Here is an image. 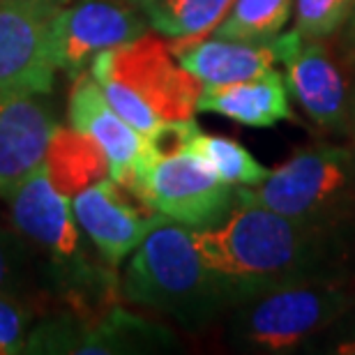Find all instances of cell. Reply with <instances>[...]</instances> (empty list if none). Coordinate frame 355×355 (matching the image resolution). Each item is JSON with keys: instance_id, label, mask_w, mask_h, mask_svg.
Returning <instances> with one entry per match:
<instances>
[{"instance_id": "cell-16", "label": "cell", "mask_w": 355, "mask_h": 355, "mask_svg": "<svg viewBox=\"0 0 355 355\" xmlns=\"http://www.w3.org/2000/svg\"><path fill=\"white\" fill-rule=\"evenodd\" d=\"M173 346V332L164 325H157L120 307H111L83 330L76 353H159L171 351Z\"/></svg>"}, {"instance_id": "cell-24", "label": "cell", "mask_w": 355, "mask_h": 355, "mask_svg": "<svg viewBox=\"0 0 355 355\" xmlns=\"http://www.w3.org/2000/svg\"><path fill=\"white\" fill-rule=\"evenodd\" d=\"M12 275V259H10V247H7L5 238L0 236V288L5 286L7 279Z\"/></svg>"}, {"instance_id": "cell-11", "label": "cell", "mask_w": 355, "mask_h": 355, "mask_svg": "<svg viewBox=\"0 0 355 355\" xmlns=\"http://www.w3.org/2000/svg\"><path fill=\"white\" fill-rule=\"evenodd\" d=\"M10 205L19 231L37 243L55 263H81L72 198L51 182L44 162L12 191Z\"/></svg>"}, {"instance_id": "cell-13", "label": "cell", "mask_w": 355, "mask_h": 355, "mask_svg": "<svg viewBox=\"0 0 355 355\" xmlns=\"http://www.w3.org/2000/svg\"><path fill=\"white\" fill-rule=\"evenodd\" d=\"M67 118L69 127L83 132L102 148L109 162V175L127 187L144 153V137L113 111L90 72L76 74Z\"/></svg>"}, {"instance_id": "cell-28", "label": "cell", "mask_w": 355, "mask_h": 355, "mask_svg": "<svg viewBox=\"0 0 355 355\" xmlns=\"http://www.w3.org/2000/svg\"><path fill=\"white\" fill-rule=\"evenodd\" d=\"M353 279H355V263H353Z\"/></svg>"}, {"instance_id": "cell-14", "label": "cell", "mask_w": 355, "mask_h": 355, "mask_svg": "<svg viewBox=\"0 0 355 355\" xmlns=\"http://www.w3.org/2000/svg\"><path fill=\"white\" fill-rule=\"evenodd\" d=\"M175 60L196 76L203 86L250 81L272 69L275 53L270 44L231 40H175L171 44Z\"/></svg>"}, {"instance_id": "cell-15", "label": "cell", "mask_w": 355, "mask_h": 355, "mask_svg": "<svg viewBox=\"0 0 355 355\" xmlns=\"http://www.w3.org/2000/svg\"><path fill=\"white\" fill-rule=\"evenodd\" d=\"M196 111L217 113L247 127H275L282 120H295L286 81L272 69L250 81L203 86Z\"/></svg>"}, {"instance_id": "cell-8", "label": "cell", "mask_w": 355, "mask_h": 355, "mask_svg": "<svg viewBox=\"0 0 355 355\" xmlns=\"http://www.w3.org/2000/svg\"><path fill=\"white\" fill-rule=\"evenodd\" d=\"M148 17L127 0H79L60 7L51 19L58 69L81 74L97 53L130 44L146 35Z\"/></svg>"}, {"instance_id": "cell-4", "label": "cell", "mask_w": 355, "mask_h": 355, "mask_svg": "<svg viewBox=\"0 0 355 355\" xmlns=\"http://www.w3.org/2000/svg\"><path fill=\"white\" fill-rule=\"evenodd\" d=\"M231 325L238 349L291 353L355 309V279H318L261 291L240 300Z\"/></svg>"}, {"instance_id": "cell-7", "label": "cell", "mask_w": 355, "mask_h": 355, "mask_svg": "<svg viewBox=\"0 0 355 355\" xmlns=\"http://www.w3.org/2000/svg\"><path fill=\"white\" fill-rule=\"evenodd\" d=\"M275 60L286 67V86L302 111L328 132H349L355 113L353 72L344 69L321 40L293 28L268 42Z\"/></svg>"}, {"instance_id": "cell-23", "label": "cell", "mask_w": 355, "mask_h": 355, "mask_svg": "<svg viewBox=\"0 0 355 355\" xmlns=\"http://www.w3.org/2000/svg\"><path fill=\"white\" fill-rule=\"evenodd\" d=\"M12 3H19V5H26V7H33V10H40V12H46V14H55L60 7L69 5L72 0H12Z\"/></svg>"}, {"instance_id": "cell-25", "label": "cell", "mask_w": 355, "mask_h": 355, "mask_svg": "<svg viewBox=\"0 0 355 355\" xmlns=\"http://www.w3.org/2000/svg\"><path fill=\"white\" fill-rule=\"evenodd\" d=\"M346 44H349V60L355 62V7L349 17V26H346V35H344Z\"/></svg>"}, {"instance_id": "cell-2", "label": "cell", "mask_w": 355, "mask_h": 355, "mask_svg": "<svg viewBox=\"0 0 355 355\" xmlns=\"http://www.w3.org/2000/svg\"><path fill=\"white\" fill-rule=\"evenodd\" d=\"M118 291L127 302L157 309L189 328L205 325L240 302L236 286L203 261L194 231L171 219L132 252Z\"/></svg>"}, {"instance_id": "cell-5", "label": "cell", "mask_w": 355, "mask_h": 355, "mask_svg": "<svg viewBox=\"0 0 355 355\" xmlns=\"http://www.w3.org/2000/svg\"><path fill=\"white\" fill-rule=\"evenodd\" d=\"M236 198L295 219L353 222L355 157L351 148H304L263 182L238 189Z\"/></svg>"}, {"instance_id": "cell-10", "label": "cell", "mask_w": 355, "mask_h": 355, "mask_svg": "<svg viewBox=\"0 0 355 355\" xmlns=\"http://www.w3.org/2000/svg\"><path fill=\"white\" fill-rule=\"evenodd\" d=\"M53 14L0 0V92L49 95L55 76Z\"/></svg>"}, {"instance_id": "cell-26", "label": "cell", "mask_w": 355, "mask_h": 355, "mask_svg": "<svg viewBox=\"0 0 355 355\" xmlns=\"http://www.w3.org/2000/svg\"><path fill=\"white\" fill-rule=\"evenodd\" d=\"M351 141H353V146H351V153H353V157H355V113H353V120H351Z\"/></svg>"}, {"instance_id": "cell-21", "label": "cell", "mask_w": 355, "mask_h": 355, "mask_svg": "<svg viewBox=\"0 0 355 355\" xmlns=\"http://www.w3.org/2000/svg\"><path fill=\"white\" fill-rule=\"evenodd\" d=\"M355 7V0H297L295 31L304 37L323 40L337 33Z\"/></svg>"}, {"instance_id": "cell-3", "label": "cell", "mask_w": 355, "mask_h": 355, "mask_svg": "<svg viewBox=\"0 0 355 355\" xmlns=\"http://www.w3.org/2000/svg\"><path fill=\"white\" fill-rule=\"evenodd\" d=\"M90 74L113 111L141 137L164 120H184L196 111L201 81L175 60L171 44L141 35L130 44L97 53Z\"/></svg>"}, {"instance_id": "cell-19", "label": "cell", "mask_w": 355, "mask_h": 355, "mask_svg": "<svg viewBox=\"0 0 355 355\" xmlns=\"http://www.w3.org/2000/svg\"><path fill=\"white\" fill-rule=\"evenodd\" d=\"M291 17V0H236L212 31L219 40L268 44Z\"/></svg>"}, {"instance_id": "cell-17", "label": "cell", "mask_w": 355, "mask_h": 355, "mask_svg": "<svg viewBox=\"0 0 355 355\" xmlns=\"http://www.w3.org/2000/svg\"><path fill=\"white\" fill-rule=\"evenodd\" d=\"M44 166L51 182L69 198L109 175L104 150L74 127H55L46 148Z\"/></svg>"}, {"instance_id": "cell-27", "label": "cell", "mask_w": 355, "mask_h": 355, "mask_svg": "<svg viewBox=\"0 0 355 355\" xmlns=\"http://www.w3.org/2000/svg\"><path fill=\"white\" fill-rule=\"evenodd\" d=\"M127 3H132V5H137L139 10H144V7H146V5H150L153 0H127Z\"/></svg>"}, {"instance_id": "cell-18", "label": "cell", "mask_w": 355, "mask_h": 355, "mask_svg": "<svg viewBox=\"0 0 355 355\" xmlns=\"http://www.w3.org/2000/svg\"><path fill=\"white\" fill-rule=\"evenodd\" d=\"M236 0H153L144 7L153 31L173 40H198L212 33Z\"/></svg>"}, {"instance_id": "cell-12", "label": "cell", "mask_w": 355, "mask_h": 355, "mask_svg": "<svg viewBox=\"0 0 355 355\" xmlns=\"http://www.w3.org/2000/svg\"><path fill=\"white\" fill-rule=\"evenodd\" d=\"M40 97L0 92V196L10 198L46 157L58 125Z\"/></svg>"}, {"instance_id": "cell-20", "label": "cell", "mask_w": 355, "mask_h": 355, "mask_svg": "<svg viewBox=\"0 0 355 355\" xmlns=\"http://www.w3.org/2000/svg\"><path fill=\"white\" fill-rule=\"evenodd\" d=\"M189 150L196 153L219 175V180L229 184L252 187V184L263 182L270 173L243 144H238V141L229 137H212V134L198 132L191 139Z\"/></svg>"}, {"instance_id": "cell-22", "label": "cell", "mask_w": 355, "mask_h": 355, "mask_svg": "<svg viewBox=\"0 0 355 355\" xmlns=\"http://www.w3.org/2000/svg\"><path fill=\"white\" fill-rule=\"evenodd\" d=\"M28 311L12 297L0 293V355L26 351Z\"/></svg>"}, {"instance_id": "cell-6", "label": "cell", "mask_w": 355, "mask_h": 355, "mask_svg": "<svg viewBox=\"0 0 355 355\" xmlns=\"http://www.w3.org/2000/svg\"><path fill=\"white\" fill-rule=\"evenodd\" d=\"M127 189L155 212L191 231L219 226L236 205L233 184L219 180L189 148L171 157L137 164Z\"/></svg>"}, {"instance_id": "cell-1", "label": "cell", "mask_w": 355, "mask_h": 355, "mask_svg": "<svg viewBox=\"0 0 355 355\" xmlns=\"http://www.w3.org/2000/svg\"><path fill=\"white\" fill-rule=\"evenodd\" d=\"M194 243L245 300L288 284L353 277L355 219H295L236 198L222 224L194 231Z\"/></svg>"}, {"instance_id": "cell-9", "label": "cell", "mask_w": 355, "mask_h": 355, "mask_svg": "<svg viewBox=\"0 0 355 355\" xmlns=\"http://www.w3.org/2000/svg\"><path fill=\"white\" fill-rule=\"evenodd\" d=\"M72 212L79 229L111 268L123 263L153 229L168 222L111 175L74 194Z\"/></svg>"}]
</instances>
